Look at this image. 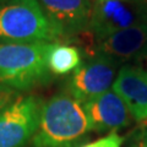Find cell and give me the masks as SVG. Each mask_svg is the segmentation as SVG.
<instances>
[{"mask_svg": "<svg viewBox=\"0 0 147 147\" xmlns=\"http://www.w3.org/2000/svg\"><path fill=\"white\" fill-rule=\"evenodd\" d=\"M91 125L84 104L65 90L44 102L32 147H81Z\"/></svg>", "mask_w": 147, "mask_h": 147, "instance_id": "6da1fadb", "label": "cell"}, {"mask_svg": "<svg viewBox=\"0 0 147 147\" xmlns=\"http://www.w3.org/2000/svg\"><path fill=\"white\" fill-rule=\"evenodd\" d=\"M54 42L0 44V84L25 92L48 84L53 74L48 55Z\"/></svg>", "mask_w": 147, "mask_h": 147, "instance_id": "7a4b0ae2", "label": "cell"}, {"mask_svg": "<svg viewBox=\"0 0 147 147\" xmlns=\"http://www.w3.org/2000/svg\"><path fill=\"white\" fill-rule=\"evenodd\" d=\"M60 39L38 0H7L0 4V44Z\"/></svg>", "mask_w": 147, "mask_h": 147, "instance_id": "3957f363", "label": "cell"}, {"mask_svg": "<svg viewBox=\"0 0 147 147\" xmlns=\"http://www.w3.org/2000/svg\"><path fill=\"white\" fill-rule=\"evenodd\" d=\"M147 22V0H93L88 31L102 40Z\"/></svg>", "mask_w": 147, "mask_h": 147, "instance_id": "277c9868", "label": "cell"}, {"mask_svg": "<svg viewBox=\"0 0 147 147\" xmlns=\"http://www.w3.org/2000/svg\"><path fill=\"white\" fill-rule=\"evenodd\" d=\"M44 100L37 96H18L0 112V147H25L39 125Z\"/></svg>", "mask_w": 147, "mask_h": 147, "instance_id": "5b68a950", "label": "cell"}, {"mask_svg": "<svg viewBox=\"0 0 147 147\" xmlns=\"http://www.w3.org/2000/svg\"><path fill=\"white\" fill-rule=\"evenodd\" d=\"M120 64L98 53L82 60L66 80L65 91L84 104L112 90Z\"/></svg>", "mask_w": 147, "mask_h": 147, "instance_id": "8992f818", "label": "cell"}, {"mask_svg": "<svg viewBox=\"0 0 147 147\" xmlns=\"http://www.w3.org/2000/svg\"><path fill=\"white\" fill-rule=\"evenodd\" d=\"M61 39H72L88 31L93 0H38Z\"/></svg>", "mask_w": 147, "mask_h": 147, "instance_id": "52a82bcc", "label": "cell"}, {"mask_svg": "<svg viewBox=\"0 0 147 147\" xmlns=\"http://www.w3.org/2000/svg\"><path fill=\"white\" fill-rule=\"evenodd\" d=\"M112 90L119 94L137 121L147 119V69L135 63L120 66Z\"/></svg>", "mask_w": 147, "mask_h": 147, "instance_id": "ba28073f", "label": "cell"}, {"mask_svg": "<svg viewBox=\"0 0 147 147\" xmlns=\"http://www.w3.org/2000/svg\"><path fill=\"white\" fill-rule=\"evenodd\" d=\"M91 130L97 132H115L126 127L131 120V114L126 104L113 90L84 103Z\"/></svg>", "mask_w": 147, "mask_h": 147, "instance_id": "9c48e42d", "label": "cell"}, {"mask_svg": "<svg viewBox=\"0 0 147 147\" xmlns=\"http://www.w3.org/2000/svg\"><path fill=\"white\" fill-rule=\"evenodd\" d=\"M147 44V22L117 32L99 40L94 53L104 55L120 65L136 61Z\"/></svg>", "mask_w": 147, "mask_h": 147, "instance_id": "30bf717a", "label": "cell"}, {"mask_svg": "<svg viewBox=\"0 0 147 147\" xmlns=\"http://www.w3.org/2000/svg\"><path fill=\"white\" fill-rule=\"evenodd\" d=\"M81 49L76 45L54 42L48 55V65L53 75L72 74L82 63Z\"/></svg>", "mask_w": 147, "mask_h": 147, "instance_id": "8fae6325", "label": "cell"}, {"mask_svg": "<svg viewBox=\"0 0 147 147\" xmlns=\"http://www.w3.org/2000/svg\"><path fill=\"white\" fill-rule=\"evenodd\" d=\"M124 142V137L118 135L117 132H110L108 136L98 139L90 144H85L81 147H121Z\"/></svg>", "mask_w": 147, "mask_h": 147, "instance_id": "7c38bea8", "label": "cell"}, {"mask_svg": "<svg viewBox=\"0 0 147 147\" xmlns=\"http://www.w3.org/2000/svg\"><path fill=\"white\" fill-rule=\"evenodd\" d=\"M18 96H20V92H17L15 90L10 88V87L0 84V112L5 109L12 100H15L18 97Z\"/></svg>", "mask_w": 147, "mask_h": 147, "instance_id": "4fadbf2b", "label": "cell"}, {"mask_svg": "<svg viewBox=\"0 0 147 147\" xmlns=\"http://www.w3.org/2000/svg\"><path fill=\"white\" fill-rule=\"evenodd\" d=\"M145 64L146 67H147V44H146V47L144 48V50H142V53L140 54V57L139 59L135 61V64H137V65H140V64Z\"/></svg>", "mask_w": 147, "mask_h": 147, "instance_id": "5bb4252c", "label": "cell"}, {"mask_svg": "<svg viewBox=\"0 0 147 147\" xmlns=\"http://www.w3.org/2000/svg\"><path fill=\"white\" fill-rule=\"evenodd\" d=\"M141 147H147V130L144 132L142 136V141H141Z\"/></svg>", "mask_w": 147, "mask_h": 147, "instance_id": "9a60e30c", "label": "cell"}, {"mask_svg": "<svg viewBox=\"0 0 147 147\" xmlns=\"http://www.w3.org/2000/svg\"><path fill=\"white\" fill-rule=\"evenodd\" d=\"M5 1H7V0H0V4H3V3H5Z\"/></svg>", "mask_w": 147, "mask_h": 147, "instance_id": "2e32d148", "label": "cell"}]
</instances>
